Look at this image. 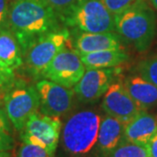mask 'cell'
<instances>
[{
	"mask_svg": "<svg viewBox=\"0 0 157 157\" xmlns=\"http://www.w3.org/2000/svg\"><path fill=\"white\" fill-rule=\"evenodd\" d=\"M6 91L4 96L5 109L10 121L17 131H22L28 119L39 112L40 100L37 88L17 82Z\"/></svg>",
	"mask_w": 157,
	"mask_h": 157,
	"instance_id": "5b68a950",
	"label": "cell"
},
{
	"mask_svg": "<svg viewBox=\"0 0 157 157\" xmlns=\"http://www.w3.org/2000/svg\"><path fill=\"white\" fill-rule=\"evenodd\" d=\"M40 100V113L60 117L73 106V88L66 87L48 79H42L36 85Z\"/></svg>",
	"mask_w": 157,
	"mask_h": 157,
	"instance_id": "9c48e42d",
	"label": "cell"
},
{
	"mask_svg": "<svg viewBox=\"0 0 157 157\" xmlns=\"http://www.w3.org/2000/svg\"><path fill=\"white\" fill-rule=\"evenodd\" d=\"M78 53L84 63L86 69L115 67L128 60V55L123 50H106Z\"/></svg>",
	"mask_w": 157,
	"mask_h": 157,
	"instance_id": "e0dca14e",
	"label": "cell"
},
{
	"mask_svg": "<svg viewBox=\"0 0 157 157\" xmlns=\"http://www.w3.org/2000/svg\"><path fill=\"white\" fill-rule=\"evenodd\" d=\"M114 26L121 37L139 52H144L150 46L155 34V16L142 0L114 15Z\"/></svg>",
	"mask_w": 157,
	"mask_h": 157,
	"instance_id": "3957f363",
	"label": "cell"
},
{
	"mask_svg": "<svg viewBox=\"0 0 157 157\" xmlns=\"http://www.w3.org/2000/svg\"><path fill=\"white\" fill-rule=\"evenodd\" d=\"M114 72L110 68L86 69L81 78L73 86L78 100L93 103L106 94L113 82Z\"/></svg>",
	"mask_w": 157,
	"mask_h": 157,
	"instance_id": "8fae6325",
	"label": "cell"
},
{
	"mask_svg": "<svg viewBox=\"0 0 157 157\" xmlns=\"http://www.w3.org/2000/svg\"><path fill=\"white\" fill-rule=\"evenodd\" d=\"M1 89V88H0ZM0 93H1V91H0ZM0 101H1V94H0Z\"/></svg>",
	"mask_w": 157,
	"mask_h": 157,
	"instance_id": "f1b7e54d",
	"label": "cell"
},
{
	"mask_svg": "<svg viewBox=\"0 0 157 157\" xmlns=\"http://www.w3.org/2000/svg\"><path fill=\"white\" fill-rule=\"evenodd\" d=\"M14 147L11 121L6 111L0 108V152L10 151Z\"/></svg>",
	"mask_w": 157,
	"mask_h": 157,
	"instance_id": "ac0fdd59",
	"label": "cell"
},
{
	"mask_svg": "<svg viewBox=\"0 0 157 157\" xmlns=\"http://www.w3.org/2000/svg\"><path fill=\"white\" fill-rule=\"evenodd\" d=\"M69 39V32L61 29L40 37L23 52V59L33 75H41L53 58L63 50Z\"/></svg>",
	"mask_w": 157,
	"mask_h": 157,
	"instance_id": "8992f818",
	"label": "cell"
},
{
	"mask_svg": "<svg viewBox=\"0 0 157 157\" xmlns=\"http://www.w3.org/2000/svg\"><path fill=\"white\" fill-rule=\"evenodd\" d=\"M145 147L148 157H157V134L152 137Z\"/></svg>",
	"mask_w": 157,
	"mask_h": 157,
	"instance_id": "484cf974",
	"label": "cell"
},
{
	"mask_svg": "<svg viewBox=\"0 0 157 157\" xmlns=\"http://www.w3.org/2000/svg\"><path fill=\"white\" fill-rule=\"evenodd\" d=\"M60 21L43 0H15L10 4L7 25L17 38L22 53L36 39L61 30Z\"/></svg>",
	"mask_w": 157,
	"mask_h": 157,
	"instance_id": "6da1fadb",
	"label": "cell"
},
{
	"mask_svg": "<svg viewBox=\"0 0 157 157\" xmlns=\"http://www.w3.org/2000/svg\"><path fill=\"white\" fill-rule=\"evenodd\" d=\"M140 1L142 0H102L103 4L113 16L135 6Z\"/></svg>",
	"mask_w": 157,
	"mask_h": 157,
	"instance_id": "603a6c76",
	"label": "cell"
},
{
	"mask_svg": "<svg viewBox=\"0 0 157 157\" xmlns=\"http://www.w3.org/2000/svg\"><path fill=\"white\" fill-rule=\"evenodd\" d=\"M139 70L142 78L157 86V57L142 62Z\"/></svg>",
	"mask_w": 157,
	"mask_h": 157,
	"instance_id": "ffe728a7",
	"label": "cell"
},
{
	"mask_svg": "<svg viewBox=\"0 0 157 157\" xmlns=\"http://www.w3.org/2000/svg\"><path fill=\"white\" fill-rule=\"evenodd\" d=\"M0 59L13 72L24 62L20 45L9 27L0 28Z\"/></svg>",
	"mask_w": 157,
	"mask_h": 157,
	"instance_id": "2e32d148",
	"label": "cell"
},
{
	"mask_svg": "<svg viewBox=\"0 0 157 157\" xmlns=\"http://www.w3.org/2000/svg\"><path fill=\"white\" fill-rule=\"evenodd\" d=\"M14 78V72L7 67L0 59V88L11 83Z\"/></svg>",
	"mask_w": 157,
	"mask_h": 157,
	"instance_id": "cb8c5ba5",
	"label": "cell"
},
{
	"mask_svg": "<svg viewBox=\"0 0 157 157\" xmlns=\"http://www.w3.org/2000/svg\"><path fill=\"white\" fill-rule=\"evenodd\" d=\"M101 107L107 115L127 124L140 111L121 82L112 83L104 94Z\"/></svg>",
	"mask_w": 157,
	"mask_h": 157,
	"instance_id": "30bf717a",
	"label": "cell"
},
{
	"mask_svg": "<svg viewBox=\"0 0 157 157\" xmlns=\"http://www.w3.org/2000/svg\"><path fill=\"white\" fill-rule=\"evenodd\" d=\"M157 134V116L147 111H140L129 122L125 124L123 141L145 146Z\"/></svg>",
	"mask_w": 157,
	"mask_h": 157,
	"instance_id": "4fadbf2b",
	"label": "cell"
},
{
	"mask_svg": "<svg viewBox=\"0 0 157 157\" xmlns=\"http://www.w3.org/2000/svg\"><path fill=\"white\" fill-rule=\"evenodd\" d=\"M86 70L78 52L65 47L53 58L41 75L48 80L72 88L78 83Z\"/></svg>",
	"mask_w": 157,
	"mask_h": 157,
	"instance_id": "ba28073f",
	"label": "cell"
},
{
	"mask_svg": "<svg viewBox=\"0 0 157 157\" xmlns=\"http://www.w3.org/2000/svg\"><path fill=\"white\" fill-rule=\"evenodd\" d=\"M107 157H148L146 147L122 141Z\"/></svg>",
	"mask_w": 157,
	"mask_h": 157,
	"instance_id": "d6986e66",
	"label": "cell"
},
{
	"mask_svg": "<svg viewBox=\"0 0 157 157\" xmlns=\"http://www.w3.org/2000/svg\"><path fill=\"white\" fill-rule=\"evenodd\" d=\"M16 157H53V155L42 147L23 142L17 149Z\"/></svg>",
	"mask_w": 157,
	"mask_h": 157,
	"instance_id": "44dd1931",
	"label": "cell"
},
{
	"mask_svg": "<svg viewBox=\"0 0 157 157\" xmlns=\"http://www.w3.org/2000/svg\"><path fill=\"white\" fill-rule=\"evenodd\" d=\"M0 157H11V155L9 151L0 152Z\"/></svg>",
	"mask_w": 157,
	"mask_h": 157,
	"instance_id": "4316f807",
	"label": "cell"
},
{
	"mask_svg": "<svg viewBox=\"0 0 157 157\" xmlns=\"http://www.w3.org/2000/svg\"><path fill=\"white\" fill-rule=\"evenodd\" d=\"M9 7L10 5L8 3V0H0V28L8 27L7 19H8Z\"/></svg>",
	"mask_w": 157,
	"mask_h": 157,
	"instance_id": "d4e9b609",
	"label": "cell"
},
{
	"mask_svg": "<svg viewBox=\"0 0 157 157\" xmlns=\"http://www.w3.org/2000/svg\"><path fill=\"white\" fill-rule=\"evenodd\" d=\"M101 116L94 110H82L72 114L61 128L64 150L72 157L94 155Z\"/></svg>",
	"mask_w": 157,
	"mask_h": 157,
	"instance_id": "7a4b0ae2",
	"label": "cell"
},
{
	"mask_svg": "<svg viewBox=\"0 0 157 157\" xmlns=\"http://www.w3.org/2000/svg\"><path fill=\"white\" fill-rule=\"evenodd\" d=\"M45 4L58 14L60 20L73 6L77 4L78 0H43Z\"/></svg>",
	"mask_w": 157,
	"mask_h": 157,
	"instance_id": "7402d4cb",
	"label": "cell"
},
{
	"mask_svg": "<svg viewBox=\"0 0 157 157\" xmlns=\"http://www.w3.org/2000/svg\"><path fill=\"white\" fill-rule=\"evenodd\" d=\"M75 49L79 53L106 50H123L117 34L107 33H83L78 34L74 41ZM75 50V51H76Z\"/></svg>",
	"mask_w": 157,
	"mask_h": 157,
	"instance_id": "5bb4252c",
	"label": "cell"
},
{
	"mask_svg": "<svg viewBox=\"0 0 157 157\" xmlns=\"http://www.w3.org/2000/svg\"><path fill=\"white\" fill-rule=\"evenodd\" d=\"M148 1H149V3L152 5V6H153L155 9H156L157 10V0H148Z\"/></svg>",
	"mask_w": 157,
	"mask_h": 157,
	"instance_id": "83f0119b",
	"label": "cell"
},
{
	"mask_svg": "<svg viewBox=\"0 0 157 157\" xmlns=\"http://www.w3.org/2000/svg\"><path fill=\"white\" fill-rule=\"evenodd\" d=\"M125 124L110 115L101 119L94 156L107 157L123 141Z\"/></svg>",
	"mask_w": 157,
	"mask_h": 157,
	"instance_id": "7c38bea8",
	"label": "cell"
},
{
	"mask_svg": "<svg viewBox=\"0 0 157 157\" xmlns=\"http://www.w3.org/2000/svg\"><path fill=\"white\" fill-rule=\"evenodd\" d=\"M61 22L83 33L114 32V16L102 0H78Z\"/></svg>",
	"mask_w": 157,
	"mask_h": 157,
	"instance_id": "277c9868",
	"label": "cell"
},
{
	"mask_svg": "<svg viewBox=\"0 0 157 157\" xmlns=\"http://www.w3.org/2000/svg\"><path fill=\"white\" fill-rule=\"evenodd\" d=\"M61 128L59 117L37 112L31 115L20 131V138L23 142L42 147L53 155L59 141Z\"/></svg>",
	"mask_w": 157,
	"mask_h": 157,
	"instance_id": "52a82bcc",
	"label": "cell"
},
{
	"mask_svg": "<svg viewBox=\"0 0 157 157\" xmlns=\"http://www.w3.org/2000/svg\"><path fill=\"white\" fill-rule=\"evenodd\" d=\"M124 86L140 110L147 111L157 103V86L140 75L128 77Z\"/></svg>",
	"mask_w": 157,
	"mask_h": 157,
	"instance_id": "9a60e30c",
	"label": "cell"
}]
</instances>
